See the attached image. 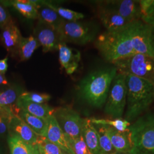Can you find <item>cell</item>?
Returning <instances> with one entry per match:
<instances>
[{"label": "cell", "instance_id": "obj_42", "mask_svg": "<svg viewBox=\"0 0 154 154\" xmlns=\"http://www.w3.org/2000/svg\"><path fill=\"white\" fill-rule=\"evenodd\" d=\"M0 154H1V151H0Z\"/></svg>", "mask_w": 154, "mask_h": 154}, {"label": "cell", "instance_id": "obj_28", "mask_svg": "<svg viewBox=\"0 0 154 154\" xmlns=\"http://www.w3.org/2000/svg\"><path fill=\"white\" fill-rule=\"evenodd\" d=\"M46 5L53 9L61 18L66 21H78L82 20L85 16L82 13L74 11L69 9L64 8L62 7H58L54 5L52 3L49 2L44 1Z\"/></svg>", "mask_w": 154, "mask_h": 154}, {"label": "cell", "instance_id": "obj_2", "mask_svg": "<svg viewBox=\"0 0 154 154\" xmlns=\"http://www.w3.org/2000/svg\"><path fill=\"white\" fill-rule=\"evenodd\" d=\"M135 21L120 30L105 31L96 39L95 47L106 61L114 63L137 54L132 44V28Z\"/></svg>", "mask_w": 154, "mask_h": 154}, {"label": "cell", "instance_id": "obj_14", "mask_svg": "<svg viewBox=\"0 0 154 154\" xmlns=\"http://www.w3.org/2000/svg\"><path fill=\"white\" fill-rule=\"evenodd\" d=\"M59 61L66 73L71 75L75 72L79 66L81 55L79 51L68 46L66 43L61 42L58 47Z\"/></svg>", "mask_w": 154, "mask_h": 154}, {"label": "cell", "instance_id": "obj_33", "mask_svg": "<svg viewBox=\"0 0 154 154\" xmlns=\"http://www.w3.org/2000/svg\"><path fill=\"white\" fill-rule=\"evenodd\" d=\"M141 20L149 26H154V0L147 11L141 17Z\"/></svg>", "mask_w": 154, "mask_h": 154}, {"label": "cell", "instance_id": "obj_17", "mask_svg": "<svg viewBox=\"0 0 154 154\" xmlns=\"http://www.w3.org/2000/svg\"><path fill=\"white\" fill-rule=\"evenodd\" d=\"M107 127V133L112 145L116 152H130L132 149L131 132L129 130L126 131H119L111 127Z\"/></svg>", "mask_w": 154, "mask_h": 154}, {"label": "cell", "instance_id": "obj_15", "mask_svg": "<svg viewBox=\"0 0 154 154\" xmlns=\"http://www.w3.org/2000/svg\"><path fill=\"white\" fill-rule=\"evenodd\" d=\"M47 130L45 138L60 149L69 154H73L67 139L59 126L54 116H51L47 119Z\"/></svg>", "mask_w": 154, "mask_h": 154}, {"label": "cell", "instance_id": "obj_8", "mask_svg": "<svg viewBox=\"0 0 154 154\" xmlns=\"http://www.w3.org/2000/svg\"><path fill=\"white\" fill-rule=\"evenodd\" d=\"M63 132L69 139H76L82 135L83 119L80 115L69 107L55 109L53 113Z\"/></svg>", "mask_w": 154, "mask_h": 154}, {"label": "cell", "instance_id": "obj_26", "mask_svg": "<svg viewBox=\"0 0 154 154\" xmlns=\"http://www.w3.org/2000/svg\"><path fill=\"white\" fill-rule=\"evenodd\" d=\"M94 126L99 137L101 154H115L116 151L111 142L106 126L102 125H94Z\"/></svg>", "mask_w": 154, "mask_h": 154}, {"label": "cell", "instance_id": "obj_4", "mask_svg": "<svg viewBox=\"0 0 154 154\" xmlns=\"http://www.w3.org/2000/svg\"><path fill=\"white\" fill-rule=\"evenodd\" d=\"M131 132V154H154V112L139 116L128 127Z\"/></svg>", "mask_w": 154, "mask_h": 154}, {"label": "cell", "instance_id": "obj_39", "mask_svg": "<svg viewBox=\"0 0 154 154\" xmlns=\"http://www.w3.org/2000/svg\"><path fill=\"white\" fill-rule=\"evenodd\" d=\"M62 154H68V153H67V152H65V151H63V150H62Z\"/></svg>", "mask_w": 154, "mask_h": 154}, {"label": "cell", "instance_id": "obj_21", "mask_svg": "<svg viewBox=\"0 0 154 154\" xmlns=\"http://www.w3.org/2000/svg\"><path fill=\"white\" fill-rule=\"evenodd\" d=\"M82 134L91 154H101L99 137L90 118H83V119Z\"/></svg>", "mask_w": 154, "mask_h": 154}, {"label": "cell", "instance_id": "obj_36", "mask_svg": "<svg viewBox=\"0 0 154 154\" xmlns=\"http://www.w3.org/2000/svg\"><path fill=\"white\" fill-rule=\"evenodd\" d=\"M9 86V82L6 78L4 74L0 73V86H6L8 87Z\"/></svg>", "mask_w": 154, "mask_h": 154}, {"label": "cell", "instance_id": "obj_10", "mask_svg": "<svg viewBox=\"0 0 154 154\" xmlns=\"http://www.w3.org/2000/svg\"><path fill=\"white\" fill-rule=\"evenodd\" d=\"M98 4L115 11L131 21L141 20V12L139 1L112 0L99 1Z\"/></svg>", "mask_w": 154, "mask_h": 154}, {"label": "cell", "instance_id": "obj_35", "mask_svg": "<svg viewBox=\"0 0 154 154\" xmlns=\"http://www.w3.org/2000/svg\"><path fill=\"white\" fill-rule=\"evenodd\" d=\"M8 58L6 57L5 58L0 60V73L5 74L6 72L8 69Z\"/></svg>", "mask_w": 154, "mask_h": 154}, {"label": "cell", "instance_id": "obj_12", "mask_svg": "<svg viewBox=\"0 0 154 154\" xmlns=\"http://www.w3.org/2000/svg\"><path fill=\"white\" fill-rule=\"evenodd\" d=\"M0 29L1 44L8 53L15 56L22 37L19 28L15 21L11 18L9 22Z\"/></svg>", "mask_w": 154, "mask_h": 154}, {"label": "cell", "instance_id": "obj_11", "mask_svg": "<svg viewBox=\"0 0 154 154\" xmlns=\"http://www.w3.org/2000/svg\"><path fill=\"white\" fill-rule=\"evenodd\" d=\"M33 35L42 46L44 53L58 50V45L61 42L57 30L39 21L34 29Z\"/></svg>", "mask_w": 154, "mask_h": 154}, {"label": "cell", "instance_id": "obj_30", "mask_svg": "<svg viewBox=\"0 0 154 154\" xmlns=\"http://www.w3.org/2000/svg\"><path fill=\"white\" fill-rule=\"evenodd\" d=\"M20 99L25 101L35 103L44 104L49 101L51 98L49 94L38 93L35 92L24 91L19 97Z\"/></svg>", "mask_w": 154, "mask_h": 154}, {"label": "cell", "instance_id": "obj_27", "mask_svg": "<svg viewBox=\"0 0 154 154\" xmlns=\"http://www.w3.org/2000/svg\"><path fill=\"white\" fill-rule=\"evenodd\" d=\"M94 125H102L111 127L119 131H126L128 130L131 123L123 118L117 119H97L95 118H90Z\"/></svg>", "mask_w": 154, "mask_h": 154}, {"label": "cell", "instance_id": "obj_34", "mask_svg": "<svg viewBox=\"0 0 154 154\" xmlns=\"http://www.w3.org/2000/svg\"><path fill=\"white\" fill-rule=\"evenodd\" d=\"M11 17L8 11L7 7L0 1V29L4 27L10 21Z\"/></svg>", "mask_w": 154, "mask_h": 154}, {"label": "cell", "instance_id": "obj_9", "mask_svg": "<svg viewBox=\"0 0 154 154\" xmlns=\"http://www.w3.org/2000/svg\"><path fill=\"white\" fill-rule=\"evenodd\" d=\"M151 26L141 20L135 21L132 32V46L136 53L153 57L151 42Z\"/></svg>", "mask_w": 154, "mask_h": 154}, {"label": "cell", "instance_id": "obj_38", "mask_svg": "<svg viewBox=\"0 0 154 154\" xmlns=\"http://www.w3.org/2000/svg\"><path fill=\"white\" fill-rule=\"evenodd\" d=\"M131 154L129 152H116L115 154Z\"/></svg>", "mask_w": 154, "mask_h": 154}, {"label": "cell", "instance_id": "obj_5", "mask_svg": "<svg viewBox=\"0 0 154 154\" xmlns=\"http://www.w3.org/2000/svg\"><path fill=\"white\" fill-rule=\"evenodd\" d=\"M118 72L130 74L154 85V58L137 53L112 63Z\"/></svg>", "mask_w": 154, "mask_h": 154}, {"label": "cell", "instance_id": "obj_6", "mask_svg": "<svg viewBox=\"0 0 154 154\" xmlns=\"http://www.w3.org/2000/svg\"><path fill=\"white\" fill-rule=\"evenodd\" d=\"M98 30L94 25L80 21H63L58 29L60 41L85 45L95 39Z\"/></svg>", "mask_w": 154, "mask_h": 154}, {"label": "cell", "instance_id": "obj_1", "mask_svg": "<svg viewBox=\"0 0 154 154\" xmlns=\"http://www.w3.org/2000/svg\"><path fill=\"white\" fill-rule=\"evenodd\" d=\"M117 72L116 67L112 66L89 73L78 83V93L88 105L96 108L102 107Z\"/></svg>", "mask_w": 154, "mask_h": 154}, {"label": "cell", "instance_id": "obj_24", "mask_svg": "<svg viewBox=\"0 0 154 154\" xmlns=\"http://www.w3.org/2000/svg\"><path fill=\"white\" fill-rule=\"evenodd\" d=\"M8 141L11 154H37L39 152L37 145L32 146L16 135H9Z\"/></svg>", "mask_w": 154, "mask_h": 154}, {"label": "cell", "instance_id": "obj_31", "mask_svg": "<svg viewBox=\"0 0 154 154\" xmlns=\"http://www.w3.org/2000/svg\"><path fill=\"white\" fill-rule=\"evenodd\" d=\"M67 139L73 154H92L85 142L82 134L76 139H72L67 137Z\"/></svg>", "mask_w": 154, "mask_h": 154}, {"label": "cell", "instance_id": "obj_37", "mask_svg": "<svg viewBox=\"0 0 154 154\" xmlns=\"http://www.w3.org/2000/svg\"><path fill=\"white\" fill-rule=\"evenodd\" d=\"M151 46L153 53V57L154 58V26H151Z\"/></svg>", "mask_w": 154, "mask_h": 154}, {"label": "cell", "instance_id": "obj_29", "mask_svg": "<svg viewBox=\"0 0 154 154\" xmlns=\"http://www.w3.org/2000/svg\"><path fill=\"white\" fill-rule=\"evenodd\" d=\"M37 146L39 154H62V150L45 137L38 136Z\"/></svg>", "mask_w": 154, "mask_h": 154}, {"label": "cell", "instance_id": "obj_32", "mask_svg": "<svg viewBox=\"0 0 154 154\" xmlns=\"http://www.w3.org/2000/svg\"><path fill=\"white\" fill-rule=\"evenodd\" d=\"M13 116L9 108L2 107L0 110V135L8 131L9 124Z\"/></svg>", "mask_w": 154, "mask_h": 154}, {"label": "cell", "instance_id": "obj_41", "mask_svg": "<svg viewBox=\"0 0 154 154\" xmlns=\"http://www.w3.org/2000/svg\"><path fill=\"white\" fill-rule=\"evenodd\" d=\"M37 154H39V152H38V153H37Z\"/></svg>", "mask_w": 154, "mask_h": 154}, {"label": "cell", "instance_id": "obj_13", "mask_svg": "<svg viewBox=\"0 0 154 154\" xmlns=\"http://www.w3.org/2000/svg\"><path fill=\"white\" fill-rule=\"evenodd\" d=\"M98 14L106 31L109 32L120 30L126 28L134 22L127 20L115 11L98 4Z\"/></svg>", "mask_w": 154, "mask_h": 154}, {"label": "cell", "instance_id": "obj_23", "mask_svg": "<svg viewBox=\"0 0 154 154\" xmlns=\"http://www.w3.org/2000/svg\"><path fill=\"white\" fill-rule=\"evenodd\" d=\"M18 116L25 122L37 135L45 137L47 130V121L46 119L33 116L20 109Z\"/></svg>", "mask_w": 154, "mask_h": 154}, {"label": "cell", "instance_id": "obj_3", "mask_svg": "<svg viewBox=\"0 0 154 154\" xmlns=\"http://www.w3.org/2000/svg\"><path fill=\"white\" fill-rule=\"evenodd\" d=\"M127 102L125 118L135 121L149 109L154 100V85L144 79L127 74Z\"/></svg>", "mask_w": 154, "mask_h": 154}, {"label": "cell", "instance_id": "obj_18", "mask_svg": "<svg viewBox=\"0 0 154 154\" xmlns=\"http://www.w3.org/2000/svg\"><path fill=\"white\" fill-rule=\"evenodd\" d=\"M36 3L39 21L58 31V28L64 20L56 11L46 5L44 1H36Z\"/></svg>", "mask_w": 154, "mask_h": 154}, {"label": "cell", "instance_id": "obj_22", "mask_svg": "<svg viewBox=\"0 0 154 154\" xmlns=\"http://www.w3.org/2000/svg\"><path fill=\"white\" fill-rule=\"evenodd\" d=\"M40 46L38 42L33 35L28 37H22L15 56L20 62L28 61L32 57L34 51Z\"/></svg>", "mask_w": 154, "mask_h": 154}, {"label": "cell", "instance_id": "obj_16", "mask_svg": "<svg viewBox=\"0 0 154 154\" xmlns=\"http://www.w3.org/2000/svg\"><path fill=\"white\" fill-rule=\"evenodd\" d=\"M8 132L9 135H16L32 146L37 145L38 135L18 116H11L8 126Z\"/></svg>", "mask_w": 154, "mask_h": 154}, {"label": "cell", "instance_id": "obj_40", "mask_svg": "<svg viewBox=\"0 0 154 154\" xmlns=\"http://www.w3.org/2000/svg\"><path fill=\"white\" fill-rule=\"evenodd\" d=\"M1 109H2V107H1V106H0V110H1Z\"/></svg>", "mask_w": 154, "mask_h": 154}, {"label": "cell", "instance_id": "obj_25", "mask_svg": "<svg viewBox=\"0 0 154 154\" xmlns=\"http://www.w3.org/2000/svg\"><path fill=\"white\" fill-rule=\"evenodd\" d=\"M24 91V89L20 85H9L0 91V106L9 107L15 105L20 96Z\"/></svg>", "mask_w": 154, "mask_h": 154}, {"label": "cell", "instance_id": "obj_20", "mask_svg": "<svg viewBox=\"0 0 154 154\" xmlns=\"http://www.w3.org/2000/svg\"><path fill=\"white\" fill-rule=\"evenodd\" d=\"M6 7H12L22 16L28 18L38 19V12L36 1H1Z\"/></svg>", "mask_w": 154, "mask_h": 154}, {"label": "cell", "instance_id": "obj_19", "mask_svg": "<svg viewBox=\"0 0 154 154\" xmlns=\"http://www.w3.org/2000/svg\"><path fill=\"white\" fill-rule=\"evenodd\" d=\"M16 106L20 110L25 111L33 116L46 120L49 116L53 115L55 110L54 108L50 107L46 103H35L25 101L20 98H18L17 101Z\"/></svg>", "mask_w": 154, "mask_h": 154}, {"label": "cell", "instance_id": "obj_7", "mask_svg": "<svg viewBox=\"0 0 154 154\" xmlns=\"http://www.w3.org/2000/svg\"><path fill=\"white\" fill-rule=\"evenodd\" d=\"M126 75L117 72L110 87L105 112L112 119L122 118L126 107Z\"/></svg>", "mask_w": 154, "mask_h": 154}]
</instances>
